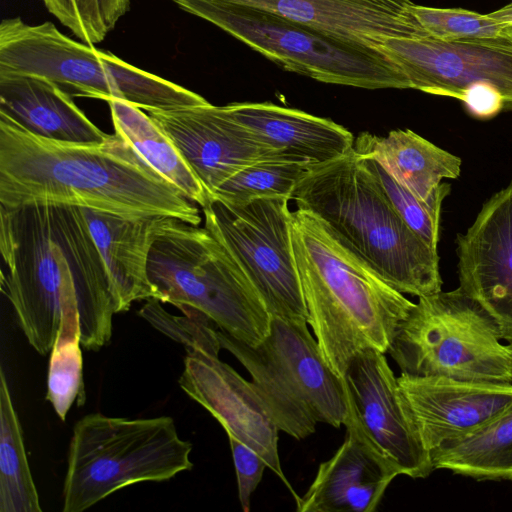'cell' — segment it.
I'll return each instance as SVG.
<instances>
[{
  "mask_svg": "<svg viewBox=\"0 0 512 512\" xmlns=\"http://www.w3.org/2000/svg\"><path fill=\"white\" fill-rule=\"evenodd\" d=\"M0 250L2 292L38 353H50L60 325L79 327L90 351L110 341L121 304L82 208L0 206Z\"/></svg>",
  "mask_w": 512,
  "mask_h": 512,
  "instance_id": "cell-1",
  "label": "cell"
},
{
  "mask_svg": "<svg viewBox=\"0 0 512 512\" xmlns=\"http://www.w3.org/2000/svg\"><path fill=\"white\" fill-rule=\"evenodd\" d=\"M49 203L199 226V209L121 137L82 144L37 136L0 113V206Z\"/></svg>",
  "mask_w": 512,
  "mask_h": 512,
  "instance_id": "cell-2",
  "label": "cell"
},
{
  "mask_svg": "<svg viewBox=\"0 0 512 512\" xmlns=\"http://www.w3.org/2000/svg\"><path fill=\"white\" fill-rule=\"evenodd\" d=\"M292 243L307 322L324 361L343 379L362 350L388 351L396 328L415 303L309 211L292 212Z\"/></svg>",
  "mask_w": 512,
  "mask_h": 512,
  "instance_id": "cell-3",
  "label": "cell"
},
{
  "mask_svg": "<svg viewBox=\"0 0 512 512\" xmlns=\"http://www.w3.org/2000/svg\"><path fill=\"white\" fill-rule=\"evenodd\" d=\"M298 209L320 218L356 255L403 294L441 291L437 249L397 214L354 149L313 165L293 194Z\"/></svg>",
  "mask_w": 512,
  "mask_h": 512,
  "instance_id": "cell-4",
  "label": "cell"
},
{
  "mask_svg": "<svg viewBox=\"0 0 512 512\" xmlns=\"http://www.w3.org/2000/svg\"><path fill=\"white\" fill-rule=\"evenodd\" d=\"M147 274L156 299L205 314L219 330L255 346L271 314L229 250L205 227L166 216L150 248Z\"/></svg>",
  "mask_w": 512,
  "mask_h": 512,
  "instance_id": "cell-5",
  "label": "cell"
},
{
  "mask_svg": "<svg viewBox=\"0 0 512 512\" xmlns=\"http://www.w3.org/2000/svg\"><path fill=\"white\" fill-rule=\"evenodd\" d=\"M0 73L40 77L71 96L121 99L145 111L209 103L111 52L73 40L51 22L28 24L20 17L0 24Z\"/></svg>",
  "mask_w": 512,
  "mask_h": 512,
  "instance_id": "cell-6",
  "label": "cell"
},
{
  "mask_svg": "<svg viewBox=\"0 0 512 512\" xmlns=\"http://www.w3.org/2000/svg\"><path fill=\"white\" fill-rule=\"evenodd\" d=\"M191 451L169 416L88 414L73 428L62 510L82 512L129 485L167 481L192 469Z\"/></svg>",
  "mask_w": 512,
  "mask_h": 512,
  "instance_id": "cell-7",
  "label": "cell"
},
{
  "mask_svg": "<svg viewBox=\"0 0 512 512\" xmlns=\"http://www.w3.org/2000/svg\"><path fill=\"white\" fill-rule=\"evenodd\" d=\"M307 324L271 315L269 333L255 346L218 329L221 347L248 371L278 429L297 440L317 423L339 428L348 413L344 379L328 367Z\"/></svg>",
  "mask_w": 512,
  "mask_h": 512,
  "instance_id": "cell-8",
  "label": "cell"
},
{
  "mask_svg": "<svg viewBox=\"0 0 512 512\" xmlns=\"http://www.w3.org/2000/svg\"><path fill=\"white\" fill-rule=\"evenodd\" d=\"M489 313L460 287L418 297L388 353L401 373L512 383V344Z\"/></svg>",
  "mask_w": 512,
  "mask_h": 512,
  "instance_id": "cell-9",
  "label": "cell"
},
{
  "mask_svg": "<svg viewBox=\"0 0 512 512\" xmlns=\"http://www.w3.org/2000/svg\"><path fill=\"white\" fill-rule=\"evenodd\" d=\"M289 72L364 89H409L387 57L340 41L302 23L222 0H171Z\"/></svg>",
  "mask_w": 512,
  "mask_h": 512,
  "instance_id": "cell-10",
  "label": "cell"
},
{
  "mask_svg": "<svg viewBox=\"0 0 512 512\" xmlns=\"http://www.w3.org/2000/svg\"><path fill=\"white\" fill-rule=\"evenodd\" d=\"M289 201L279 197L230 204L211 199L202 207L204 227L234 256L271 315L307 322Z\"/></svg>",
  "mask_w": 512,
  "mask_h": 512,
  "instance_id": "cell-11",
  "label": "cell"
},
{
  "mask_svg": "<svg viewBox=\"0 0 512 512\" xmlns=\"http://www.w3.org/2000/svg\"><path fill=\"white\" fill-rule=\"evenodd\" d=\"M385 55L398 67L409 89L461 100L476 82H488L512 110V34L491 39H389Z\"/></svg>",
  "mask_w": 512,
  "mask_h": 512,
  "instance_id": "cell-12",
  "label": "cell"
},
{
  "mask_svg": "<svg viewBox=\"0 0 512 512\" xmlns=\"http://www.w3.org/2000/svg\"><path fill=\"white\" fill-rule=\"evenodd\" d=\"M385 353L356 354L344 375L347 402L370 441L400 471L426 478L434 469Z\"/></svg>",
  "mask_w": 512,
  "mask_h": 512,
  "instance_id": "cell-13",
  "label": "cell"
},
{
  "mask_svg": "<svg viewBox=\"0 0 512 512\" xmlns=\"http://www.w3.org/2000/svg\"><path fill=\"white\" fill-rule=\"evenodd\" d=\"M146 112L172 140L210 198L224 182L250 165L295 159L262 142L227 105L207 103Z\"/></svg>",
  "mask_w": 512,
  "mask_h": 512,
  "instance_id": "cell-14",
  "label": "cell"
},
{
  "mask_svg": "<svg viewBox=\"0 0 512 512\" xmlns=\"http://www.w3.org/2000/svg\"><path fill=\"white\" fill-rule=\"evenodd\" d=\"M181 389L204 407L231 435L255 450L290 489L281 468L278 432L269 410L251 381L244 379L219 354L197 348L186 349Z\"/></svg>",
  "mask_w": 512,
  "mask_h": 512,
  "instance_id": "cell-15",
  "label": "cell"
},
{
  "mask_svg": "<svg viewBox=\"0 0 512 512\" xmlns=\"http://www.w3.org/2000/svg\"><path fill=\"white\" fill-rule=\"evenodd\" d=\"M460 288L494 319L512 344V182L491 196L457 237Z\"/></svg>",
  "mask_w": 512,
  "mask_h": 512,
  "instance_id": "cell-16",
  "label": "cell"
},
{
  "mask_svg": "<svg viewBox=\"0 0 512 512\" xmlns=\"http://www.w3.org/2000/svg\"><path fill=\"white\" fill-rule=\"evenodd\" d=\"M397 380L429 454L476 431L512 405V383L403 373Z\"/></svg>",
  "mask_w": 512,
  "mask_h": 512,
  "instance_id": "cell-17",
  "label": "cell"
},
{
  "mask_svg": "<svg viewBox=\"0 0 512 512\" xmlns=\"http://www.w3.org/2000/svg\"><path fill=\"white\" fill-rule=\"evenodd\" d=\"M302 23L340 41L385 56L389 39L430 36L411 0H222ZM388 58V57H387Z\"/></svg>",
  "mask_w": 512,
  "mask_h": 512,
  "instance_id": "cell-18",
  "label": "cell"
},
{
  "mask_svg": "<svg viewBox=\"0 0 512 512\" xmlns=\"http://www.w3.org/2000/svg\"><path fill=\"white\" fill-rule=\"evenodd\" d=\"M348 403V402H347ZM346 436L334 455L319 465L298 512H373L400 471L370 441L348 406Z\"/></svg>",
  "mask_w": 512,
  "mask_h": 512,
  "instance_id": "cell-19",
  "label": "cell"
},
{
  "mask_svg": "<svg viewBox=\"0 0 512 512\" xmlns=\"http://www.w3.org/2000/svg\"><path fill=\"white\" fill-rule=\"evenodd\" d=\"M227 106L262 142L300 161L313 165L327 163L354 147L352 133L327 118L269 102Z\"/></svg>",
  "mask_w": 512,
  "mask_h": 512,
  "instance_id": "cell-20",
  "label": "cell"
},
{
  "mask_svg": "<svg viewBox=\"0 0 512 512\" xmlns=\"http://www.w3.org/2000/svg\"><path fill=\"white\" fill-rule=\"evenodd\" d=\"M0 113L44 138L101 144L104 133L57 84L36 76L0 73Z\"/></svg>",
  "mask_w": 512,
  "mask_h": 512,
  "instance_id": "cell-21",
  "label": "cell"
},
{
  "mask_svg": "<svg viewBox=\"0 0 512 512\" xmlns=\"http://www.w3.org/2000/svg\"><path fill=\"white\" fill-rule=\"evenodd\" d=\"M82 210L122 312L128 311L134 301L156 299L147 264L156 232L166 216L127 218L88 208Z\"/></svg>",
  "mask_w": 512,
  "mask_h": 512,
  "instance_id": "cell-22",
  "label": "cell"
},
{
  "mask_svg": "<svg viewBox=\"0 0 512 512\" xmlns=\"http://www.w3.org/2000/svg\"><path fill=\"white\" fill-rule=\"evenodd\" d=\"M353 149L375 160L400 185L424 201L447 196L461 171V159L409 129H396L386 137L360 133Z\"/></svg>",
  "mask_w": 512,
  "mask_h": 512,
  "instance_id": "cell-23",
  "label": "cell"
},
{
  "mask_svg": "<svg viewBox=\"0 0 512 512\" xmlns=\"http://www.w3.org/2000/svg\"><path fill=\"white\" fill-rule=\"evenodd\" d=\"M107 103L115 134L192 202L201 208L206 206L211 200L210 195L157 123L129 102L111 99Z\"/></svg>",
  "mask_w": 512,
  "mask_h": 512,
  "instance_id": "cell-24",
  "label": "cell"
},
{
  "mask_svg": "<svg viewBox=\"0 0 512 512\" xmlns=\"http://www.w3.org/2000/svg\"><path fill=\"white\" fill-rule=\"evenodd\" d=\"M434 469L477 480L512 481V405L476 431L430 453Z\"/></svg>",
  "mask_w": 512,
  "mask_h": 512,
  "instance_id": "cell-25",
  "label": "cell"
},
{
  "mask_svg": "<svg viewBox=\"0 0 512 512\" xmlns=\"http://www.w3.org/2000/svg\"><path fill=\"white\" fill-rule=\"evenodd\" d=\"M22 427L0 369V512H41Z\"/></svg>",
  "mask_w": 512,
  "mask_h": 512,
  "instance_id": "cell-26",
  "label": "cell"
},
{
  "mask_svg": "<svg viewBox=\"0 0 512 512\" xmlns=\"http://www.w3.org/2000/svg\"><path fill=\"white\" fill-rule=\"evenodd\" d=\"M312 166L291 158L262 161L232 176L214 192L211 199L230 204L261 198L291 200L297 184Z\"/></svg>",
  "mask_w": 512,
  "mask_h": 512,
  "instance_id": "cell-27",
  "label": "cell"
},
{
  "mask_svg": "<svg viewBox=\"0 0 512 512\" xmlns=\"http://www.w3.org/2000/svg\"><path fill=\"white\" fill-rule=\"evenodd\" d=\"M78 327L60 326L50 351L46 399L65 421L72 404L85 402L83 358Z\"/></svg>",
  "mask_w": 512,
  "mask_h": 512,
  "instance_id": "cell-28",
  "label": "cell"
},
{
  "mask_svg": "<svg viewBox=\"0 0 512 512\" xmlns=\"http://www.w3.org/2000/svg\"><path fill=\"white\" fill-rule=\"evenodd\" d=\"M411 12L431 37L440 40L491 39L512 34V25L462 8L413 4Z\"/></svg>",
  "mask_w": 512,
  "mask_h": 512,
  "instance_id": "cell-29",
  "label": "cell"
},
{
  "mask_svg": "<svg viewBox=\"0 0 512 512\" xmlns=\"http://www.w3.org/2000/svg\"><path fill=\"white\" fill-rule=\"evenodd\" d=\"M360 156L397 214L430 247L437 249L441 206L446 196L424 201L400 185L375 160Z\"/></svg>",
  "mask_w": 512,
  "mask_h": 512,
  "instance_id": "cell-30",
  "label": "cell"
},
{
  "mask_svg": "<svg viewBox=\"0 0 512 512\" xmlns=\"http://www.w3.org/2000/svg\"><path fill=\"white\" fill-rule=\"evenodd\" d=\"M184 316L168 313L157 299H148L138 314L154 328L169 338L184 345L185 349L197 348L219 354L221 347L218 328L202 312L193 308H182Z\"/></svg>",
  "mask_w": 512,
  "mask_h": 512,
  "instance_id": "cell-31",
  "label": "cell"
},
{
  "mask_svg": "<svg viewBox=\"0 0 512 512\" xmlns=\"http://www.w3.org/2000/svg\"><path fill=\"white\" fill-rule=\"evenodd\" d=\"M48 11L80 41L93 45L108 31L102 20L98 0H43Z\"/></svg>",
  "mask_w": 512,
  "mask_h": 512,
  "instance_id": "cell-32",
  "label": "cell"
},
{
  "mask_svg": "<svg viewBox=\"0 0 512 512\" xmlns=\"http://www.w3.org/2000/svg\"><path fill=\"white\" fill-rule=\"evenodd\" d=\"M227 436L237 476L239 501L242 509L248 512L252 494L261 482L267 464L255 450L235 437Z\"/></svg>",
  "mask_w": 512,
  "mask_h": 512,
  "instance_id": "cell-33",
  "label": "cell"
},
{
  "mask_svg": "<svg viewBox=\"0 0 512 512\" xmlns=\"http://www.w3.org/2000/svg\"><path fill=\"white\" fill-rule=\"evenodd\" d=\"M467 111L476 118L488 119L505 110L500 91L488 82H476L463 93L461 100Z\"/></svg>",
  "mask_w": 512,
  "mask_h": 512,
  "instance_id": "cell-34",
  "label": "cell"
},
{
  "mask_svg": "<svg viewBox=\"0 0 512 512\" xmlns=\"http://www.w3.org/2000/svg\"><path fill=\"white\" fill-rule=\"evenodd\" d=\"M102 20L107 31H111L130 7V0H98Z\"/></svg>",
  "mask_w": 512,
  "mask_h": 512,
  "instance_id": "cell-35",
  "label": "cell"
},
{
  "mask_svg": "<svg viewBox=\"0 0 512 512\" xmlns=\"http://www.w3.org/2000/svg\"><path fill=\"white\" fill-rule=\"evenodd\" d=\"M489 15L501 23L512 25V3L489 13Z\"/></svg>",
  "mask_w": 512,
  "mask_h": 512,
  "instance_id": "cell-36",
  "label": "cell"
}]
</instances>
